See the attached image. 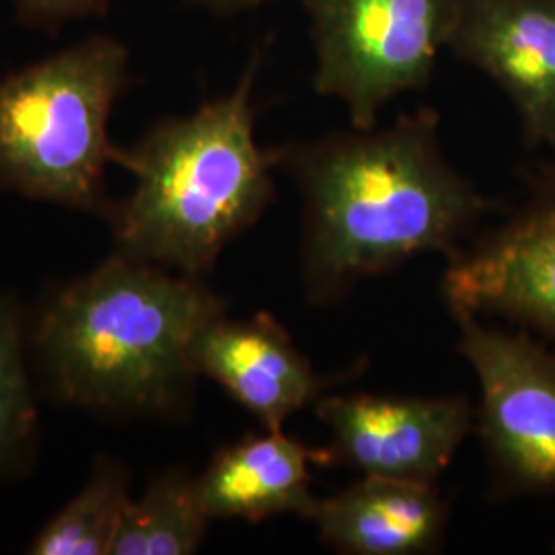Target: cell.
<instances>
[{
	"mask_svg": "<svg viewBox=\"0 0 555 555\" xmlns=\"http://www.w3.org/2000/svg\"><path fill=\"white\" fill-rule=\"evenodd\" d=\"M276 155L305 202L300 263L311 302L337 300L420 254L453 256L494 210L444 157L430 107Z\"/></svg>",
	"mask_w": 555,
	"mask_h": 555,
	"instance_id": "6da1fadb",
	"label": "cell"
},
{
	"mask_svg": "<svg viewBox=\"0 0 555 555\" xmlns=\"http://www.w3.org/2000/svg\"><path fill=\"white\" fill-rule=\"evenodd\" d=\"M222 313L224 300L199 278L116 251L48 300L34 346L68 403L171 414L198 377L196 337Z\"/></svg>",
	"mask_w": 555,
	"mask_h": 555,
	"instance_id": "7a4b0ae2",
	"label": "cell"
},
{
	"mask_svg": "<svg viewBox=\"0 0 555 555\" xmlns=\"http://www.w3.org/2000/svg\"><path fill=\"white\" fill-rule=\"evenodd\" d=\"M258 68L259 54L229 95L163 121L132 149H114L112 160L137 178L114 219L119 254L199 278L266 212L278 155L256 142Z\"/></svg>",
	"mask_w": 555,
	"mask_h": 555,
	"instance_id": "3957f363",
	"label": "cell"
},
{
	"mask_svg": "<svg viewBox=\"0 0 555 555\" xmlns=\"http://www.w3.org/2000/svg\"><path fill=\"white\" fill-rule=\"evenodd\" d=\"M128 79V50L80 41L0 79V183L27 198L100 208L114 157L107 119Z\"/></svg>",
	"mask_w": 555,
	"mask_h": 555,
	"instance_id": "277c9868",
	"label": "cell"
},
{
	"mask_svg": "<svg viewBox=\"0 0 555 555\" xmlns=\"http://www.w3.org/2000/svg\"><path fill=\"white\" fill-rule=\"evenodd\" d=\"M315 43V91L341 101L358 130L389 101L430 79L449 48L455 0H305Z\"/></svg>",
	"mask_w": 555,
	"mask_h": 555,
	"instance_id": "5b68a950",
	"label": "cell"
},
{
	"mask_svg": "<svg viewBox=\"0 0 555 555\" xmlns=\"http://www.w3.org/2000/svg\"><path fill=\"white\" fill-rule=\"evenodd\" d=\"M453 318L479 383V433L498 490L555 494V348L476 315Z\"/></svg>",
	"mask_w": 555,
	"mask_h": 555,
	"instance_id": "8992f818",
	"label": "cell"
},
{
	"mask_svg": "<svg viewBox=\"0 0 555 555\" xmlns=\"http://www.w3.org/2000/svg\"><path fill=\"white\" fill-rule=\"evenodd\" d=\"M442 286L453 315H500L555 346V155L511 219L449 256Z\"/></svg>",
	"mask_w": 555,
	"mask_h": 555,
	"instance_id": "52a82bcc",
	"label": "cell"
},
{
	"mask_svg": "<svg viewBox=\"0 0 555 555\" xmlns=\"http://www.w3.org/2000/svg\"><path fill=\"white\" fill-rule=\"evenodd\" d=\"M318 416L332 435L330 461L362 476L435 483L474 426L467 397L323 396Z\"/></svg>",
	"mask_w": 555,
	"mask_h": 555,
	"instance_id": "ba28073f",
	"label": "cell"
},
{
	"mask_svg": "<svg viewBox=\"0 0 555 555\" xmlns=\"http://www.w3.org/2000/svg\"><path fill=\"white\" fill-rule=\"evenodd\" d=\"M449 48L508 95L527 144L555 155V0H455Z\"/></svg>",
	"mask_w": 555,
	"mask_h": 555,
	"instance_id": "9c48e42d",
	"label": "cell"
},
{
	"mask_svg": "<svg viewBox=\"0 0 555 555\" xmlns=\"http://www.w3.org/2000/svg\"><path fill=\"white\" fill-rule=\"evenodd\" d=\"M198 375L217 380L266 430L284 422L332 385L268 313L229 319L224 313L199 332L192 346Z\"/></svg>",
	"mask_w": 555,
	"mask_h": 555,
	"instance_id": "30bf717a",
	"label": "cell"
},
{
	"mask_svg": "<svg viewBox=\"0 0 555 555\" xmlns=\"http://www.w3.org/2000/svg\"><path fill=\"white\" fill-rule=\"evenodd\" d=\"M319 537L352 555L430 554L440 547L449 508L433 483L364 476L311 516Z\"/></svg>",
	"mask_w": 555,
	"mask_h": 555,
	"instance_id": "8fae6325",
	"label": "cell"
},
{
	"mask_svg": "<svg viewBox=\"0 0 555 555\" xmlns=\"http://www.w3.org/2000/svg\"><path fill=\"white\" fill-rule=\"evenodd\" d=\"M330 463L325 449L313 451L282 430L245 437L220 449L198 481L199 500L212 518L259 522L278 515L311 518L318 498L311 492L309 463Z\"/></svg>",
	"mask_w": 555,
	"mask_h": 555,
	"instance_id": "7c38bea8",
	"label": "cell"
},
{
	"mask_svg": "<svg viewBox=\"0 0 555 555\" xmlns=\"http://www.w3.org/2000/svg\"><path fill=\"white\" fill-rule=\"evenodd\" d=\"M210 516L199 500L198 481L176 467L151 481L128 502L112 555H188L198 552Z\"/></svg>",
	"mask_w": 555,
	"mask_h": 555,
	"instance_id": "4fadbf2b",
	"label": "cell"
},
{
	"mask_svg": "<svg viewBox=\"0 0 555 555\" xmlns=\"http://www.w3.org/2000/svg\"><path fill=\"white\" fill-rule=\"evenodd\" d=\"M128 502L126 472L116 463H101L79 496L41 529L29 554H109Z\"/></svg>",
	"mask_w": 555,
	"mask_h": 555,
	"instance_id": "5bb4252c",
	"label": "cell"
},
{
	"mask_svg": "<svg viewBox=\"0 0 555 555\" xmlns=\"http://www.w3.org/2000/svg\"><path fill=\"white\" fill-rule=\"evenodd\" d=\"M36 416L23 357L20 305L0 297V463L25 449L36 433Z\"/></svg>",
	"mask_w": 555,
	"mask_h": 555,
	"instance_id": "9a60e30c",
	"label": "cell"
},
{
	"mask_svg": "<svg viewBox=\"0 0 555 555\" xmlns=\"http://www.w3.org/2000/svg\"><path fill=\"white\" fill-rule=\"evenodd\" d=\"M29 13L43 17H70L98 11L105 0H17Z\"/></svg>",
	"mask_w": 555,
	"mask_h": 555,
	"instance_id": "2e32d148",
	"label": "cell"
},
{
	"mask_svg": "<svg viewBox=\"0 0 555 555\" xmlns=\"http://www.w3.org/2000/svg\"><path fill=\"white\" fill-rule=\"evenodd\" d=\"M204 7H210L215 11H241V9H249L254 4H258L261 0H196Z\"/></svg>",
	"mask_w": 555,
	"mask_h": 555,
	"instance_id": "e0dca14e",
	"label": "cell"
}]
</instances>
